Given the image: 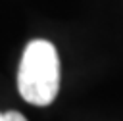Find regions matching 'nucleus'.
I'll return each mask as SVG.
<instances>
[{
	"mask_svg": "<svg viewBox=\"0 0 123 121\" xmlns=\"http://www.w3.org/2000/svg\"><path fill=\"white\" fill-rule=\"evenodd\" d=\"M17 88L25 102L48 106L60 90V58L52 42L31 40L21 56L17 71Z\"/></svg>",
	"mask_w": 123,
	"mask_h": 121,
	"instance_id": "nucleus-1",
	"label": "nucleus"
},
{
	"mask_svg": "<svg viewBox=\"0 0 123 121\" xmlns=\"http://www.w3.org/2000/svg\"><path fill=\"white\" fill-rule=\"evenodd\" d=\"M0 121H27L19 111H0Z\"/></svg>",
	"mask_w": 123,
	"mask_h": 121,
	"instance_id": "nucleus-2",
	"label": "nucleus"
}]
</instances>
